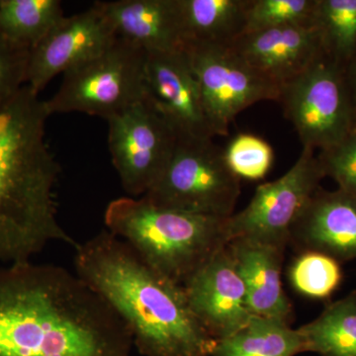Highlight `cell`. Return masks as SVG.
Instances as JSON below:
<instances>
[{
	"instance_id": "cell-28",
	"label": "cell",
	"mask_w": 356,
	"mask_h": 356,
	"mask_svg": "<svg viewBox=\"0 0 356 356\" xmlns=\"http://www.w3.org/2000/svg\"><path fill=\"white\" fill-rule=\"evenodd\" d=\"M344 74H346V84H348V91H350L356 119V53L350 64L346 65L344 69Z\"/></svg>"
},
{
	"instance_id": "cell-14",
	"label": "cell",
	"mask_w": 356,
	"mask_h": 356,
	"mask_svg": "<svg viewBox=\"0 0 356 356\" xmlns=\"http://www.w3.org/2000/svg\"><path fill=\"white\" fill-rule=\"evenodd\" d=\"M289 243L343 262L356 259V196L318 188L290 229Z\"/></svg>"
},
{
	"instance_id": "cell-23",
	"label": "cell",
	"mask_w": 356,
	"mask_h": 356,
	"mask_svg": "<svg viewBox=\"0 0 356 356\" xmlns=\"http://www.w3.org/2000/svg\"><path fill=\"white\" fill-rule=\"evenodd\" d=\"M296 291L312 299L332 296L343 281L341 262L318 252H303L295 259L289 273Z\"/></svg>"
},
{
	"instance_id": "cell-3",
	"label": "cell",
	"mask_w": 356,
	"mask_h": 356,
	"mask_svg": "<svg viewBox=\"0 0 356 356\" xmlns=\"http://www.w3.org/2000/svg\"><path fill=\"white\" fill-rule=\"evenodd\" d=\"M49 117L28 86L0 103V266L31 261L51 243H79L58 220L60 166L46 142Z\"/></svg>"
},
{
	"instance_id": "cell-1",
	"label": "cell",
	"mask_w": 356,
	"mask_h": 356,
	"mask_svg": "<svg viewBox=\"0 0 356 356\" xmlns=\"http://www.w3.org/2000/svg\"><path fill=\"white\" fill-rule=\"evenodd\" d=\"M127 327L76 274L0 266V356H130Z\"/></svg>"
},
{
	"instance_id": "cell-2",
	"label": "cell",
	"mask_w": 356,
	"mask_h": 356,
	"mask_svg": "<svg viewBox=\"0 0 356 356\" xmlns=\"http://www.w3.org/2000/svg\"><path fill=\"white\" fill-rule=\"evenodd\" d=\"M76 274L127 327L144 356H211L216 341L194 315L184 287L151 268L107 229L77 243Z\"/></svg>"
},
{
	"instance_id": "cell-10",
	"label": "cell",
	"mask_w": 356,
	"mask_h": 356,
	"mask_svg": "<svg viewBox=\"0 0 356 356\" xmlns=\"http://www.w3.org/2000/svg\"><path fill=\"white\" fill-rule=\"evenodd\" d=\"M325 177L315 151L303 147L284 175L259 185L247 207L227 219L229 242L248 238L286 248L293 224Z\"/></svg>"
},
{
	"instance_id": "cell-16",
	"label": "cell",
	"mask_w": 356,
	"mask_h": 356,
	"mask_svg": "<svg viewBox=\"0 0 356 356\" xmlns=\"http://www.w3.org/2000/svg\"><path fill=\"white\" fill-rule=\"evenodd\" d=\"M117 37L147 53L184 50L185 37L178 0L97 1Z\"/></svg>"
},
{
	"instance_id": "cell-12",
	"label": "cell",
	"mask_w": 356,
	"mask_h": 356,
	"mask_svg": "<svg viewBox=\"0 0 356 356\" xmlns=\"http://www.w3.org/2000/svg\"><path fill=\"white\" fill-rule=\"evenodd\" d=\"M146 98L178 138L213 139L200 88L186 51L147 53Z\"/></svg>"
},
{
	"instance_id": "cell-24",
	"label": "cell",
	"mask_w": 356,
	"mask_h": 356,
	"mask_svg": "<svg viewBox=\"0 0 356 356\" xmlns=\"http://www.w3.org/2000/svg\"><path fill=\"white\" fill-rule=\"evenodd\" d=\"M317 3L318 0H250L245 33L314 25Z\"/></svg>"
},
{
	"instance_id": "cell-21",
	"label": "cell",
	"mask_w": 356,
	"mask_h": 356,
	"mask_svg": "<svg viewBox=\"0 0 356 356\" xmlns=\"http://www.w3.org/2000/svg\"><path fill=\"white\" fill-rule=\"evenodd\" d=\"M64 17L60 0H0V33L29 50Z\"/></svg>"
},
{
	"instance_id": "cell-8",
	"label": "cell",
	"mask_w": 356,
	"mask_h": 356,
	"mask_svg": "<svg viewBox=\"0 0 356 356\" xmlns=\"http://www.w3.org/2000/svg\"><path fill=\"white\" fill-rule=\"evenodd\" d=\"M214 136H227L232 122L255 103L275 100L280 86L243 60L231 47L191 42L185 44Z\"/></svg>"
},
{
	"instance_id": "cell-5",
	"label": "cell",
	"mask_w": 356,
	"mask_h": 356,
	"mask_svg": "<svg viewBox=\"0 0 356 356\" xmlns=\"http://www.w3.org/2000/svg\"><path fill=\"white\" fill-rule=\"evenodd\" d=\"M241 194L224 149L213 139L178 138L165 170L143 197L161 207L228 219Z\"/></svg>"
},
{
	"instance_id": "cell-11",
	"label": "cell",
	"mask_w": 356,
	"mask_h": 356,
	"mask_svg": "<svg viewBox=\"0 0 356 356\" xmlns=\"http://www.w3.org/2000/svg\"><path fill=\"white\" fill-rule=\"evenodd\" d=\"M117 38L97 2L83 13L65 16L30 50L26 86L40 95L54 77L99 55Z\"/></svg>"
},
{
	"instance_id": "cell-13",
	"label": "cell",
	"mask_w": 356,
	"mask_h": 356,
	"mask_svg": "<svg viewBox=\"0 0 356 356\" xmlns=\"http://www.w3.org/2000/svg\"><path fill=\"white\" fill-rule=\"evenodd\" d=\"M184 289L194 315L216 341L235 334L254 316L228 243L191 276Z\"/></svg>"
},
{
	"instance_id": "cell-20",
	"label": "cell",
	"mask_w": 356,
	"mask_h": 356,
	"mask_svg": "<svg viewBox=\"0 0 356 356\" xmlns=\"http://www.w3.org/2000/svg\"><path fill=\"white\" fill-rule=\"evenodd\" d=\"M299 331L305 341L306 353L356 356V291L332 302Z\"/></svg>"
},
{
	"instance_id": "cell-22",
	"label": "cell",
	"mask_w": 356,
	"mask_h": 356,
	"mask_svg": "<svg viewBox=\"0 0 356 356\" xmlns=\"http://www.w3.org/2000/svg\"><path fill=\"white\" fill-rule=\"evenodd\" d=\"M314 25L325 53L346 69L356 53V0H318Z\"/></svg>"
},
{
	"instance_id": "cell-18",
	"label": "cell",
	"mask_w": 356,
	"mask_h": 356,
	"mask_svg": "<svg viewBox=\"0 0 356 356\" xmlns=\"http://www.w3.org/2000/svg\"><path fill=\"white\" fill-rule=\"evenodd\" d=\"M185 44L229 46L245 32L250 0H178Z\"/></svg>"
},
{
	"instance_id": "cell-25",
	"label": "cell",
	"mask_w": 356,
	"mask_h": 356,
	"mask_svg": "<svg viewBox=\"0 0 356 356\" xmlns=\"http://www.w3.org/2000/svg\"><path fill=\"white\" fill-rule=\"evenodd\" d=\"M231 172L240 179H262L273 163V149L266 140L254 134H238L224 149Z\"/></svg>"
},
{
	"instance_id": "cell-26",
	"label": "cell",
	"mask_w": 356,
	"mask_h": 356,
	"mask_svg": "<svg viewBox=\"0 0 356 356\" xmlns=\"http://www.w3.org/2000/svg\"><path fill=\"white\" fill-rule=\"evenodd\" d=\"M325 177H332L339 188L356 196V128L336 146L318 156Z\"/></svg>"
},
{
	"instance_id": "cell-4",
	"label": "cell",
	"mask_w": 356,
	"mask_h": 356,
	"mask_svg": "<svg viewBox=\"0 0 356 356\" xmlns=\"http://www.w3.org/2000/svg\"><path fill=\"white\" fill-rule=\"evenodd\" d=\"M104 221L147 266L182 287L229 243L227 219L161 207L143 196L111 201Z\"/></svg>"
},
{
	"instance_id": "cell-17",
	"label": "cell",
	"mask_w": 356,
	"mask_h": 356,
	"mask_svg": "<svg viewBox=\"0 0 356 356\" xmlns=\"http://www.w3.org/2000/svg\"><path fill=\"white\" fill-rule=\"evenodd\" d=\"M228 248L245 283L250 313L290 324L292 305L281 281L286 248L252 238H236L229 241Z\"/></svg>"
},
{
	"instance_id": "cell-15",
	"label": "cell",
	"mask_w": 356,
	"mask_h": 356,
	"mask_svg": "<svg viewBox=\"0 0 356 356\" xmlns=\"http://www.w3.org/2000/svg\"><path fill=\"white\" fill-rule=\"evenodd\" d=\"M229 46L280 88L308 69L324 51L315 25L284 26L245 33Z\"/></svg>"
},
{
	"instance_id": "cell-27",
	"label": "cell",
	"mask_w": 356,
	"mask_h": 356,
	"mask_svg": "<svg viewBox=\"0 0 356 356\" xmlns=\"http://www.w3.org/2000/svg\"><path fill=\"white\" fill-rule=\"evenodd\" d=\"M29 54V49L13 43L0 33V103L26 86Z\"/></svg>"
},
{
	"instance_id": "cell-19",
	"label": "cell",
	"mask_w": 356,
	"mask_h": 356,
	"mask_svg": "<svg viewBox=\"0 0 356 356\" xmlns=\"http://www.w3.org/2000/svg\"><path fill=\"white\" fill-rule=\"evenodd\" d=\"M306 353L299 329L278 318L252 316L235 334L216 341L211 356H295Z\"/></svg>"
},
{
	"instance_id": "cell-9",
	"label": "cell",
	"mask_w": 356,
	"mask_h": 356,
	"mask_svg": "<svg viewBox=\"0 0 356 356\" xmlns=\"http://www.w3.org/2000/svg\"><path fill=\"white\" fill-rule=\"evenodd\" d=\"M106 121L109 152L122 186L131 197H142L165 170L177 133L146 97Z\"/></svg>"
},
{
	"instance_id": "cell-6",
	"label": "cell",
	"mask_w": 356,
	"mask_h": 356,
	"mask_svg": "<svg viewBox=\"0 0 356 356\" xmlns=\"http://www.w3.org/2000/svg\"><path fill=\"white\" fill-rule=\"evenodd\" d=\"M147 51L117 38L99 55L69 70L50 99L49 114L79 112L105 120L145 99Z\"/></svg>"
},
{
	"instance_id": "cell-7",
	"label": "cell",
	"mask_w": 356,
	"mask_h": 356,
	"mask_svg": "<svg viewBox=\"0 0 356 356\" xmlns=\"http://www.w3.org/2000/svg\"><path fill=\"white\" fill-rule=\"evenodd\" d=\"M278 102L303 147L324 151L356 128L344 67L325 51L308 69L281 86Z\"/></svg>"
}]
</instances>
